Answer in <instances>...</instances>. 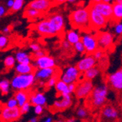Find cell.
<instances>
[{
    "label": "cell",
    "instance_id": "9",
    "mask_svg": "<svg viewBox=\"0 0 122 122\" xmlns=\"http://www.w3.org/2000/svg\"><path fill=\"white\" fill-rule=\"evenodd\" d=\"M22 116L19 107L15 108H9L4 105L1 110L2 122H13L17 121Z\"/></svg>",
    "mask_w": 122,
    "mask_h": 122
},
{
    "label": "cell",
    "instance_id": "32",
    "mask_svg": "<svg viewBox=\"0 0 122 122\" xmlns=\"http://www.w3.org/2000/svg\"><path fill=\"white\" fill-rule=\"evenodd\" d=\"M24 0H15V3L14 5L12 8V10H10V13H15L18 12L20 10L22 9V7H24Z\"/></svg>",
    "mask_w": 122,
    "mask_h": 122
},
{
    "label": "cell",
    "instance_id": "40",
    "mask_svg": "<svg viewBox=\"0 0 122 122\" xmlns=\"http://www.w3.org/2000/svg\"><path fill=\"white\" fill-rule=\"evenodd\" d=\"M31 105L30 104L29 102H26L25 105H24L21 107H20L21 114H22V115H24V114H26V113H27L28 112H29V110H30V109H31Z\"/></svg>",
    "mask_w": 122,
    "mask_h": 122
},
{
    "label": "cell",
    "instance_id": "31",
    "mask_svg": "<svg viewBox=\"0 0 122 122\" xmlns=\"http://www.w3.org/2000/svg\"><path fill=\"white\" fill-rule=\"evenodd\" d=\"M75 113H76L77 117L81 119H85L88 116V111L87 108H86L85 107H82V106L77 108Z\"/></svg>",
    "mask_w": 122,
    "mask_h": 122
},
{
    "label": "cell",
    "instance_id": "42",
    "mask_svg": "<svg viewBox=\"0 0 122 122\" xmlns=\"http://www.w3.org/2000/svg\"><path fill=\"white\" fill-rule=\"evenodd\" d=\"M14 3H15V0H7V1L5 2V6L7 7V10H11L13 7V5H14Z\"/></svg>",
    "mask_w": 122,
    "mask_h": 122
},
{
    "label": "cell",
    "instance_id": "1",
    "mask_svg": "<svg viewBox=\"0 0 122 122\" xmlns=\"http://www.w3.org/2000/svg\"><path fill=\"white\" fill-rule=\"evenodd\" d=\"M69 20L70 25L75 29L80 30L83 33L91 31L89 9L86 7H80L73 10L70 14Z\"/></svg>",
    "mask_w": 122,
    "mask_h": 122
},
{
    "label": "cell",
    "instance_id": "20",
    "mask_svg": "<svg viewBox=\"0 0 122 122\" xmlns=\"http://www.w3.org/2000/svg\"><path fill=\"white\" fill-rule=\"evenodd\" d=\"M29 102L32 106L41 105L44 107L46 106L47 103V98L43 93L40 92H36L31 94Z\"/></svg>",
    "mask_w": 122,
    "mask_h": 122
},
{
    "label": "cell",
    "instance_id": "45",
    "mask_svg": "<svg viewBox=\"0 0 122 122\" xmlns=\"http://www.w3.org/2000/svg\"><path fill=\"white\" fill-rule=\"evenodd\" d=\"M46 54L45 53V52H44L42 50H41V51L34 53V58L36 59H38V58H40V57H42L44 56H46Z\"/></svg>",
    "mask_w": 122,
    "mask_h": 122
},
{
    "label": "cell",
    "instance_id": "15",
    "mask_svg": "<svg viewBox=\"0 0 122 122\" xmlns=\"http://www.w3.org/2000/svg\"><path fill=\"white\" fill-rule=\"evenodd\" d=\"M48 19L57 34H61L65 28V19L64 15L60 13H54L48 17Z\"/></svg>",
    "mask_w": 122,
    "mask_h": 122
},
{
    "label": "cell",
    "instance_id": "28",
    "mask_svg": "<svg viewBox=\"0 0 122 122\" xmlns=\"http://www.w3.org/2000/svg\"><path fill=\"white\" fill-rule=\"evenodd\" d=\"M24 15L28 18L34 20V19H36V18L40 17L42 15V13L41 12H40V11L37 10H35V9H32V8L26 7V10L24 11Z\"/></svg>",
    "mask_w": 122,
    "mask_h": 122
},
{
    "label": "cell",
    "instance_id": "16",
    "mask_svg": "<svg viewBox=\"0 0 122 122\" xmlns=\"http://www.w3.org/2000/svg\"><path fill=\"white\" fill-rule=\"evenodd\" d=\"M35 67L37 69H48L55 68L56 66V61L54 59L48 55L42 57L35 59Z\"/></svg>",
    "mask_w": 122,
    "mask_h": 122
},
{
    "label": "cell",
    "instance_id": "46",
    "mask_svg": "<svg viewBox=\"0 0 122 122\" xmlns=\"http://www.w3.org/2000/svg\"><path fill=\"white\" fill-rule=\"evenodd\" d=\"M69 87V90L70 92V93H75V89H76V87H77V83H71L68 85Z\"/></svg>",
    "mask_w": 122,
    "mask_h": 122
},
{
    "label": "cell",
    "instance_id": "4",
    "mask_svg": "<svg viewBox=\"0 0 122 122\" xmlns=\"http://www.w3.org/2000/svg\"><path fill=\"white\" fill-rule=\"evenodd\" d=\"M82 75L76 66H69L61 72L60 80L67 85L71 83H77L80 81Z\"/></svg>",
    "mask_w": 122,
    "mask_h": 122
},
{
    "label": "cell",
    "instance_id": "8",
    "mask_svg": "<svg viewBox=\"0 0 122 122\" xmlns=\"http://www.w3.org/2000/svg\"><path fill=\"white\" fill-rule=\"evenodd\" d=\"M81 42L86 48V53L88 55H92L97 50L99 49L97 39L96 35L86 32L81 36Z\"/></svg>",
    "mask_w": 122,
    "mask_h": 122
},
{
    "label": "cell",
    "instance_id": "43",
    "mask_svg": "<svg viewBox=\"0 0 122 122\" xmlns=\"http://www.w3.org/2000/svg\"><path fill=\"white\" fill-rule=\"evenodd\" d=\"M61 46H62V48L64 49V50H69V49H70L71 48V47H72V45L71 44L67 41V40H63V42H62V43H61Z\"/></svg>",
    "mask_w": 122,
    "mask_h": 122
},
{
    "label": "cell",
    "instance_id": "35",
    "mask_svg": "<svg viewBox=\"0 0 122 122\" xmlns=\"http://www.w3.org/2000/svg\"><path fill=\"white\" fill-rule=\"evenodd\" d=\"M113 31L114 34L118 36L122 35V21L117 22L113 26Z\"/></svg>",
    "mask_w": 122,
    "mask_h": 122
},
{
    "label": "cell",
    "instance_id": "33",
    "mask_svg": "<svg viewBox=\"0 0 122 122\" xmlns=\"http://www.w3.org/2000/svg\"><path fill=\"white\" fill-rule=\"evenodd\" d=\"M74 47V49L75 50L76 52L79 53L81 54H84V53H86V48L83 46V44L81 41L77 42L76 44L73 46Z\"/></svg>",
    "mask_w": 122,
    "mask_h": 122
},
{
    "label": "cell",
    "instance_id": "47",
    "mask_svg": "<svg viewBox=\"0 0 122 122\" xmlns=\"http://www.w3.org/2000/svg\"><path fill=\"white\" fill-rule=\"evenodd\" d=\"M11 31V28L10 26H5L3 29H2V34H4V35H6L7 34H9V33Z\"/></svg>",
    "mask_w": 122,
    "mask_h": 122
},
{
    "label": "cell",
    "instance_id": "34",
    "mask_svg": "<svg viewBox=\"0 0 122 122\" xmlns=\"http://www.w3.org/2000/svg\"><path fill=\"white\" fill-rule=\"evenodd\" d=\"M5 107H9V108H15V107H18V102L17 100L15 99V97H11L5 103L4 105Z\"/></svg>",
    "mask_w": 122,
    "mask_h": 122
},
{
    "label": "cell",
    "instance_id": "52",
    "mask_svg": "<svg viewBox=\"0 0 122 122\" xmlns=\"http://www.w3.org/2000/svg\"><path fill=\"white\" fill-rule=\"evenodd\" d=\"M83 122H92V121H83Z\"/></svg>",
    "mask_w": 122,
    "mask_h": 122
},
{
    "label": "cell",
    "instance_id": "10",
    "mask_svg": "<svg viewBox=\"0 0 122 122\" xmlns=\"http://www.w3.org/2000/svg\"><path fill=\"white\" fill-rule=\"evenodd\" d=\"M99 48L102 50H105L110 48L113 45L114 36L110 31H100L96 35Z\"/></svg>",
    "mask_w": 122,
    "mask_h": 122
},
{
    "label": "cell",
    "instance_id": "26",
    "mask_svg": "<svg viewBox=\"0 0 122 122\" xmlns=\"http://www.w3.org/2000/svg\"><path fill=\"white\" fill-rule=\"evenodd\" d=\"M55 88H56V90L57 93L59 94V96H60V97L67 95V94H71V93L69 90L68 85L65 83L64 82H63L62 81H61L60 79L57 82Z\"/></svg>",
    "mask_w": 122,
    "mask_h": 122
},
{
    "label": "cell",
    "instance_id": "38",
    "mask_svg": "<svg viewBox=\"0 0 122 122\" xmlns=\"http://www.w3.org/2000/svg\"><path fill=\"white\" fill-rule=\"evenodd\" d=\"M29 48L34 53L41 51L40 45L38 43H36V42H31V44H29Z\"/></svg>",
    "mask_w": 122,
    "mask_h": 122
},
{
    "label": "cell",
    "instance_id": "49",
    "mask_svg": "<svg viewBox=\"0 0 122 122\" xmlns=\"http://www.w3.org/2000/svg\"><path fill=\"white\" fill-rule=\"evenodd\" d=\"M29 122H39V119L37 117H32L29 119Z\"/></svg>",
    "mask_w": 122,
    "mask_h": 122
},
{
    "label": "cell",
    "instance_id": "27",
    "mask_svg": "<svg viewBox=\"0 0 122 122\" xmlns=\"http://www.w3.org/2000/svg\"><path fill=\"white\" fill-rule=\"evenodd\" d=\"M99 69L97 66H94V67L87 70L86 72H85L84 73H83L82 75V77L85 80H88V81H92L93 79L96 78V77L99 75Z\"/></svg>",
    "mask_w": 122,
    "mask_h": 122
},
{
    "label": "cell",
    "instance_id": "3",
    "mask_svg": "<svg viewBox=\"0 0 122 122\" xmlns=\"http://www.w3.org/2000/svg\"><path fill=\"white\" fill-rule=\"evenodd\" d=\"M36 78L35 74L16 75L10 81L11 88L15 92L27 91L35 84Z\"/></svg>",
    "mask_w": 122,
    "mask_h": 122
},
{
    "label": "cell",
    "instance_id": "41",
    "mask_svg": "<svg viewBox=\"0 0 122 122\" xmlns=\"http://www.w3.org/2000/svg\"><path fill=\"white\" fill-rule=\"evenodd\" d=\"M34 112H35V113L36 115L40 116L44 112V107L43 106H41V105L34 106Z\"/></svg>",
    "mask_w": 122,
    "mask_h": 122
},
{
    "label": "cell",
    "instance_id": "18",
    "mask_svg": "<svg viewBox=\"0 0 122 122\" xmlns=\"http://www.w3.org/2000/svg\"><path fill=\"white\" fill-rule=\"evenodd\" d=\"M57 70L56 68L38 69L35 72L36 81H48L52 77L56 75Z\"/></svg>",
    "mask_w": 122,
    "mask_h": 122
},
{
    "label": "cell",
    "instance_id": "5",
    "mask_svg": "<svg viewBox=\"0 0 122 122\" xmlns=\"http://www.w3.org/2000/svg\"><path fill=\"white\" fill-rule=\"evenodd\" d=\"M88 6L96 10L108 20H112L113 4L105 3L103 0H94L90 2Z\"/></svg>",
    "mask_w": 122,
    "mask_h": 122
},
{
    "label": "cell",
    "instance_id": "29",
    "mask_svg": "<svg viewBox=\"0 0 122 122\" xmlns=\"http://www.w3.org/2000/svg\"><path fill=\"white\" fill-rule=\"evenodd\" d=\"M11 88L10 81L7 79H2L0 81V90L2 95H6L9 94Z\"/></svg>",
    "mask_w": 122,
    "mask_h": 122
},
{
    "label": "cell",
    "instance_id": "21",
    "mask_svg": "<svg viewBox=\"0 0 122 122\" xmlns=\"http://www.w3.org/2000/svg\"><path fill=\"white\" fill-rule=\"evenodd\" d=\"M112 20L114 22H120L122 20V0L113 1Z\"/></svg>",
    "mask_w": 122,
    "mask_h": 122
},
{
    "label": "cell",
    "instance_id": "2",
    "mask_svg": "<svg viewBox=\"0 0 122 122\" xmlns=\"http://www.w3.org/2000/svg\"><path fill=\"white\" fill-rule=\"evenodd\" d=\"M108 95V86L106 84H101L94 87V90L88 99V104L93 109L103 107L107 101Z\"/></svg>",
    "mask_w": 122,
    "mask_h": 122
},
{
    "label": "cell",
    "instance_id": "50",
    "mask_svg": "<svg viewBox=\"0 0 122 122\" xmlns=\"http://www.w3.org/2000/svg\"><path fill=\"white\" fill-rule=\"evenodd\" d=\"M76 121H77V120L75 118H70L65 121V122H76Z\"/></svg>",
    "mask_w": 122,
    "mask_h": 122
},
{
    "label": "cell",
    "instance_id": "14",
    "mask_svg": "<svg viewBox=\"0 0 122 122\" xmlns=\"http://www.w3.org/2000/svg\"><path fill=\"white\" fill-rule=\"evenodd\" d=\"M96 64L97 60L94 58L93 55L86 54L83 58H82L77 63L76 66L81 73H84L87 70L96 66Z\"/></svg>",
    "mask_w": 122,
    "mask_h": 122
},
{
    "label": "cell",
    "instance_id": "6",
    "mask_svg": "<svg viewBox=\"0 0 122 122\" xmlns=\"http://www.w3.org/2000/svg\"><path fill=\"white\" fill-rule=\"evenodd\" d=\"M94 88V86L92 81L83 79L77 83L75 95L77 99L88 98L92 94Z\"/></svg>",
    "mask_w": 122,
    "mask_h": 122
},
{
    "label": "cell",
    "instance_id": "12",
    "mask_svg": "<svg viewBox=\"0 0 122 122\" xmlns=\"http://www.w3.org/2000/svg\"><path fill=\"white\" fill-rule=\"evenodd\" d=\"M118 110L110 105H105L101 110L102 122H114L118 118Z\"/></svg>",
    "mask_w": 122,
    "mask_h": 122
},
{
    "label": "cell",
    "instance_id": "30",
    "mask_svg": "<svg viewBox=\"0 0 122 122\" xmlns=\"http://www.w3.org/2000/svg\"><path fill=\"white\" fill-rule=\"evenodd\" d=\"M15 56H12V55H9V56H7L3 61L4 65L6 68L7 69H12L13 66H15Z\"/></svg>",
    "mask_w": 122,
    "mask_h": 122
},
{
    "label": "cell",
    "instance_id": "51",
    "mask_svg": "<svg viewBox=\"0 0 122 122\" xmlns=\"http://www.w3.org/2000/svg\"><path fill=\"white\" fill-rule=\"evenodd\" d=\"M53 122H65V121L63 120V119H57V120H56Z\"/></svg>",
    "mask_w": 122,
    "mask_h": 122
},
{
    "label": "cell",
    "instance_id": "25",
    "mask_svg": "<svg viewBox=\"0 0 122 122\" xmlns=\"http://www.w3.org/2000/svg\"><path fill=\"white\" fill-rule=\"evenodd\" d=\"M15 58L18 64H31V56L29 53L25 51H19L15 53Z\"/></svg>",
    "mask_w": 122,
    "mask_h": 122
},
{
    "label": "cell",
    "instance_id": "7",
    "mask_svg": "<svg viewBox=\"0 0 122 122\" xmlns=\"http://www.w3.org/2000/svg\"><path fill=\"white\" fill-rule=\"evenodd\" d=\"M90 14V26L91 30H99L105 28L109 21L103 15L98 13L96 10L88 5Z\"/></svg>",
    "mask_w": 122,
    "mask_h": 122
},
{
    "label": "cell",
    "instance_id": "44",
    "mask_svg": "<svg viewBox=\"0 0 122 122\" xmlns=\"http://www.w3.org/2000/svg\"><path fill=\"white\" fill-rule=\"evenodd\" d=\"M7 7L4 5L1 4V5H0V17L2 18L7 13Z\"/></svg>",
    "mask_w": 122,
    "mask_h": 122
},
{
    "label": "cell",
    "instance_id": "37",
    "mask_svg": "<svg viewBox=\"0 0 122 122\" xmlns=\"http://www.w3.org/2000/svg\"><path fill=\"white\" fill-rule=\"evenodd\" d=\"M58 81H59L58 76H57V75H54L53 77H52L51 78H50L46 82V86L48 88H51L53 86H56V85Z\"/></svg>",
    "mask_w": 122,
    "mask_h": 122
},
{
    "label": "cell",
    "instance_id": "23",
    "mask_svg": "<svg viewBox=\"0 0 122 122\" xmlns=\"http://www.w3.org/2000/svg\"><path fill=\"white\" fill-rule=\"evenodd\" d=\"M81 36L80 32L77 29H70L66 32V40H67L71 45H75L77 42L81 41Z\"/></svg>",
    "mask_w": 122,
    "mask_h": 122
},
{
    "label": "cell",
    "instance_id": "11",
    "mask_svg": "<svg viewBox=\"0 0 122 122\" xmlns=\"http://www.w3.org/2000/svg\"><path fill=\"white\" fill-rule=\"evenodd\" d=\"M35 29L40 35L45 37H52L58 35L48 18L38 22L35 26Z\"/></svg>",
    "mask_w": 122,
    "mask_h": 122
},
{
    "label": "cell",
    "instance_id": "13",
    "mask_svg": "<svg viewBox=\"0 0 122 122\" xmlns=\"http://www.w3.org/2000/svg\"><path fill=\"white\" fill-rule=\"evenodd\" d=\"M107 84L116 91H122V69H120L107 77Z\"/></svg>",
    "mask_w": 122,
    "mask_h": 122
},
{
    "label": "cell",
    "instance_id": "39",
    "mask_svg": "<svg viewBox=\"0 0 122 122\" xmlns=\"http://www.w3.org/2000/svg\"><path fill=\"white\" fill-rule=\"evenodd\" d=\"M93 56L94 58L96 59V60H100L103 58V56H104V52H103V50L102 49H98L93 54Z\"/></svg>",
    "mask_w": 122,
    "mask_h": 122
},
{
    "label": "cell",
    "instance_id": "22",
    "mask_svg": "<svg viewBox=\"0 0 122 122\" xmlns=\"http://www.w3.org/2000/svg\"><path fill=\"white\" fill-rule=\"evenodd\" d=\"M35 66L32 64H17L15 66V70L18 75H29V74H35Z\"/></svg>",
    "mask_w": 122,
    "mask_h": 122
},
{
    "label": "cell",
    "instance_id": "24",
    "mask_svg": "<svg viewBox=\"0 0 122 122\" xmlns=\"http://www.w3.org/2000/svg\"><path fill=\"white\" fill-rule=\"evenodd\" d=\"M30 95L31 94H29L27 91H19L15 93L14 97L18 102L19 107H21L26 102H29Z\"/></svg>",
    "mask_w": 122,
    "mask_h": 122
},
{
    "label": "cell",
    "instance_id": "17",
    "mask_svg": "<svg viewBox=\"0 0 122 122\" xmlns=\"http://www.w3.org/2000/svg\"><path fill=\"white\" fill-rule=\"evenodd\" d=\"M61 99L56 100L53 105L52 109L56 110V111H61V110H64L66 109L69 108L72 104V99L71 94H67L61 97Z\"/></svg>",
    "mask_w": 122,
    "mask_h": 122
},
{
    "label": "cell",
    "instance_id": "36",
    "mask_svg": "<svg viewBox=\"0 0 122 122\" xmlns=\"http://www.w3.org/2000/svg\"><path fill=\"white\" fill-rule=\"evenodd\" d=\"M8 42H9V39L6 35H2L0 36V48L2 50H3L7 46Z\"/></svg>",
    "mask_w": 122,
    "mask_h": 122
},
{
    "label": "cell",
    "instance_id": "19",
    "mask_svg": "<svg viewBox=\"0 0 122 122\" xmlns=\"http://www.w3.org/2000/svg\"><path fill=\"white\" fill-rule=\"evenodd\" d=\"M52 6V2L49 0H33L29 2L26 7L37 10L42 13H46Z\"/></svg>",
    "mask_w": 122,
    "mask_h": 122
},
{
    "label": "cell",
    "instance_id": "48",
    "mask_svg": "<svg viewBox=\"0 0 122 122\" xmlns=\"http://www.w3.org/2000/svg\"><path fill=\"white\" fill-rule=\"evenodd\" d=\"M40 122H53V121L52 117H51V116H47V117H46V118H44Z\"/></svg>",
    "mask_w": 122,
    "mask_h": 122
}]
</instances>
